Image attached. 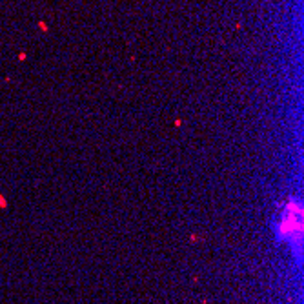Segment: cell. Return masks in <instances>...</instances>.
I'll use <instances>...</instances> for the list:
<instances>
[{
    "mask_svg": "<svg viewBox=\"0 0 304 304\" xmlns=\"http://www.w3.org/2000/svg\"><path fill=\"white\" fill-rule=\"evenodd\" d=\"M280 237L282 239H291L293 237V231L295 235H299L300 237V208L299 206H289L286 209V215L282 222H280Z\"/></svg>",
    "mask_w": 304,
    "mask_h": 304,
    "instance_id": "cell-1",
    "label": "cell"
}]
</instances>
